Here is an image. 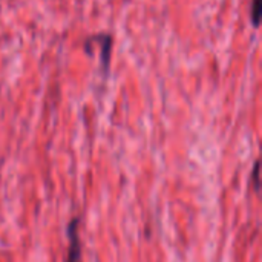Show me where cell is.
<instances>
[{"mask_svg": "<svg viewBox=\"0 0 262 262\" xmlns=\"http://www.w3.org/2000/svg\"><path fill=\"white\" fill-rule=\"evenodd\" d=\"M69 236V252L66 262H81V247H80V233H78V220H72L68 226Z\"/></svg>", "mask_w": 262, "mask_h": 262, "instance_id": "obj_1", "label": "cell"}, {"mask_svg": "<svg viewBox=\"0 0 262 262\" xmlns=\"http://www.w3.org/2000/svg\"><path fill=\"white\" fill-rule=\"evenodd\" d=\"M259 3H261V0H253V3H252V20H253L255 26L259 25Z\"/></svg>", "mask_w": 262, "mask_h": 262, "instance_id": "obj_2", "label": "cell"}, {"mask_svg": "<svg viewBox=\"0 0 262 262\" xmlns=\"http://www.w3.org/2000/svg\"><path fill=\"white\" fill-rule=\"evenodd\" d=\"M258 170H259V163L256 161V164H255V170H253V180H255V189L258 190V187H259V183H258V180H259V177H258Z\"/></svg>", "mask_w": 262, "mask_h": 262, "instance_id": "obj_3", "label": "cell"}]
</instances>
